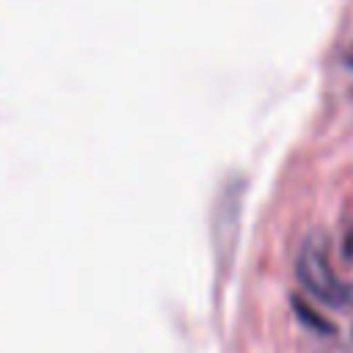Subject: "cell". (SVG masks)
Returning <instances> with one entry per match:
<instances>
[{
  "instance_id": "cell-1",
  "label": "cell",
  "mask_w": 353,
  "mask_h": 353,
  "mask_svg": "<svg viewBox=\"0 0 353 353\" xmlns=\"http://www.w3.org/2000/svg\"><path fill=\"white\" fill-rule=\"evenodd\" d=\"M298 279L301 284L323 303L347 309L353 306V284H345L336 279L331 262H328V237L325 232H312L298 254Z\"/></svg>"
},
{
  "instance_id": "cell-2",
  "label": "cell",
  "mask_w": 353,
  "mask_h": 353,
  "mask_svg": "<svg viewBox=\"0 0 353 353\" xmlns=\"http://www.w3.org/2000/svg\"><path fill=\"white\" fill-rule=\"evenodd\" d=\"M292 306H295L298 317H301L306 325H312L314 331H325V334H331V331H334V325H331V323H325L320 314H314V312H312V309H309L303 301H298V298H295V301H292Z\"/></svg>"
}]
</instances>
